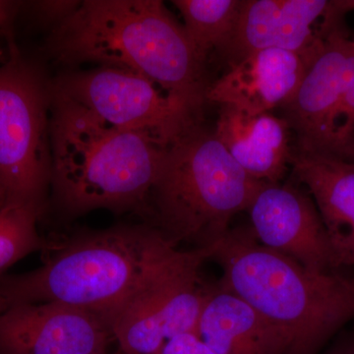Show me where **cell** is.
Segmentation results:
<instances>
[{
  "label": "cell",
  "mask_w": 354,
  "mask_h": 354,
  "mask_svg": "<svg viewBox=\"0 0 354 354\" xmlns=\"http://www.w3.org/2000/svg\"><path fill=\"white\" fill-rule=\"evenodd\" d=\"M335 152L337 157L348 158L353 152L354 134V87L342 95L335 113Z\"/></svg>",
  "instance_id": "d6986e66"
},
{
  "label": "cell",
  "mask_w": 354,
  "mask_h": 354,
  "mask_svg": "<svg viewBox=\"0 0 354 354\" xmlns=\"http://www.w3.org/2000/svg\"><path fill=\"white\" fill-rule=\"evenodd\" d=\"M6 206V201H4V198L2 196L1 192H0V208Z\"/></svg>",
  "instance_id": "cb8c5ba5"
},
{
  "label": "cell",
  "mask_w": 354,
  "mask_h": 354,
  "mask_svg": "<svg viewBox=\"0 0 354 354\" xmlns=\"http://www.w3.org/2000/svg\"><path fill=\"white\" fill-rule=\"evenodd\" d=\"M4 6H6V1H0V16L3 13Z\"/></svg>",
  "instance_id": "603a6c76"
},
{
  "label": "cell",
  "mask_w": 354,
  "mask_h": 354,
  "mask_svg": "<svg viewBox=\"0 0 354 354\" xmlns=\"http://www.w3.org/2000/svg\"><path fill=\"white\" fill-rule=\"evenodd\" d=\"M183 250L155 225H120L75 235L38 269L0 276V311L51 302L116 315Z\"/></svg>",
  "instance_id": "7a4b0ae2"
},
{
  "label": "cell",
  "mask_w": 354,
  "mask_h": 354,
  "mask_svg": "<svg viewBox=\"0 0 354 354\" xmlns=\"http://www.w3.org/2000/svg\"><path fill=\"white\" fill-rule=\"evenodd\" d=\"M348 160H354V151L353 153H351V155H349Z\"/></svg>",
  "instance_id": "484cf974"
},
{
  "label": "cell",
  "mask_w": 354,
  "mask_h": 354,
  "mask_svg": "<svg viewBox=\"0 0 354 354\" xmlns=\"http://www.w3.org/2000/svg\"><path fill=\"white\" fill-rule=\"evenodd\" d=\"M183 250L113 319L111 330L124 354H158L177 335H197L208 290L200 270L212 259L218 243Z\"/></svg>",
  "instance_id": "ba28073f"
},
{
  "label": "cell",
  "mask_w": 354,
  "mask_h": 354,
  "mask_svg": "<svg viewBox=\"0 0 354 354\" xmlns=\"http://www.w3.org/2000/svg\"><path fill=\"white\" fill-rule=\"evenodd\" d=\"M221 288L236 295L285 334L288 354H312L354 318V276L318 272L263 246L251 227L223 236L213 258Z\"/></svg>",
  "instance_id": "277c9868"
},
{
  "label": "cell",
  "mask_w": 354,
  "mask_h": 354,
  "mask_svg": "<svg viewBox=\"0 0 354 354\" xmlns=\"http://www.w3.org/2000/svg\"><path fill=\"white\" fill-rule=\"evenodd\" d=\"M113 333L101 317L51 302L0 311V354H94L108 351Z\"/></svg>",
  "instance_id": "8fae6325"
},
{
  "label": "cell",
  "mask_w": 354,
  "mask_h": 354,
  "mask_svg": "<svg viewBox=\"0 0 354 354\" xmlns=\"http://www.w3.org/2000/svg\"><path fill=\"white\" fill-rule=\"evenodd\" d=\"M197 335L216 354H288L279 328L241 298L218 288L208 290Z\"/></svg>",
  "instance_id": "2e32d148"
},
{
  "label": "cell",
  "mask_w": 354,
  "mask_h": 354,
  "mask_svg": "<svg viewBox=\"0 0 354 354\" xmlns=\"http://www.w3.org/2000/svg\"><path fill=\"white\" fill-rule=\"evenodd\" d=\"M330 9L339 16L354 11V0H335L330 1Z\"/></svg>",
  "instance_id": "44dd1931"
},
{
  "label": "cell",
  "mask_w": 354,
  "mask_h": 354,
  "mask_svg": "<svg viewBox=\"0 0 354 354\" xmlns=\"http://www.w3.org/2000/svg\"><path fill=\"white\" fill-rule=\"evenodd\" d=\"M41 209L28 206L7 205L0 208V276L8 268L48 243L39 234Z\"/></svg>",
  "instance_id": "ac0fdd59"
},
{
  "label": "cell",
  "mask_w": 354,
  "mask_h": 354,
  "mask_svg": "<svg viewBox=\"0 0 354 354\" xmlns=\"http://www.w3.org/2000/svg\"><path fill=\"white\" fill-rule=\"evenodd\" d=\"M94 354H121V353L120 351H118V353H109L108 351H102V353H94Z\"/></svg>",
  "instance_id": "d4e9b609"
},
{
  "label": "cell",
  "mask_w": 354,
  "mask_h": 354,
  "mask_svg": "<svg viewBox=\"0 0 354 354\" xmlns=\"http://www.w3.org/2000/svg\"><path fill=\"white\" fill-rule=\"evenodd\" d=\"M341 19H324L322 46L292 99L281 106L283 118L297 134V152L337 155L335 109L344 93L354 87V41L342 29Z\"/></svg>",
  "instance_id": "9c48e42d"
},
{
  "label": "cell",
  "mask_w": 354,
  "mask_h": 354,
  "mask_svg": "<svg viewBox=\"0 0 354 354\" xmlns=\"http://www.w3.org/2000/svg\"><path fill=\"white\" fill-rule=\"evenodd\" d=\"M120 353H121V351H120ZM121 354H124V353H121Z\"/></svg>",
  "instance_id": "4316f807"
},
{
  "label": "cell",
  "mask_w": 354,
  "mask_h": 354,
  "mask_svg": "<svg viewBox=\"0 0 354 354\" xmlns=\"http://www.w3.org/2000/svg\"><path fill=\"white\" fill-rule=\"evenodd\" d=\"M329 6L326 0H243L234 32L221 50L230 55V64L270 48L314 55L323 37L312 27Z\"/></svg>",
  "instance_id": "7c38bea8"
},
{
  "label": "cell",
  "mask_w": 354,
  "mask_h": 354,
  "mask_svg": "<svg viewBox=\"0 0 354 354\" xmlns=\"http://www.w3.org/2000/svg\"><path fill=\"white\" fill-rule=\"evenodd\" d=\"M50 83L9 43L0 66V192L44 213L51 184Z\"/></svg>",
  "instance_id": "8992f818"
},
{
  "label": "cell",
  "mask_w": 354,
  "mask_h": 354,
  "mask_svg": "<svg viewBox=\"0 0 354 354\" xmlns=\"http://www.w3.org/2000/svg\"><path fill=\"white\" fill-rule=\"evenodd\" d=\"M51 88L99 120L127 131L143 133L160 145H172L203 124L204 111L171 97L144 77L99 66L57 77Z\"/></svg>",
  "instance_id": "52a82bcc"
},
{
  "label": "cell",
  "mask_w": 354,
  "mask_h": 354,
  "mask_svg": "<svg viewBox=\"0 0 354 354\" xmlns=\"http://www.w3.org/2000/svg\"><path fill=\"white\" fill-rule=\"evenodd\" d=\"M334 354H354V346H353V348L344 349V351H337V353Z\"/></svg>",
  "instance_id": "7402d4cb"
},
{
  "label": "cell",
  "mask_w": 354,
  "mask_h": 354,
  "mask_svg": "<svg viewBox=\"0 0 354 354\" xmlns=\"http://www.w3.org/2000/svg\"><path fill=\"white\" fill-rule=\"evenodd\" d=\"M316 55L277 48L255 51L230 64L227 73L209 85L207 101L249 115L281 108L297 93Z\"/></svg>",
  "instance_id": "4fadbf2b"
},
{
  "label": "cell",
  "mask_w": 354,
  "mask_h": 354,
  "mask_svg": "<svg viewBox=\"0 0 354 354\" xmlns=\"http://www.w3.org/2000/svg\"><path fill=\"white\" fill-rule=\"evenodd\" d=\"M266 183L241 169L215 132L203 124L167 149L149 195L147 213L171 242L213 245L230 221L247 211Z\"/></svg>",
  "instance_id": "5b68a950"
},
{
  "label": "cell",
  "mask_w": 354,
  "mask_h": 354,
  "mask_svg": "<svg viewBox=\"0 0 354 354\" xmlns=\"http://www.w3.org/2000/svg\"><path fill=\"white\" fill-rule=\"evenodd\" d=\"M285 118L270 113L249 115L221 106L215 134L248 176L266 183H279L291 165L293 150Z\"/></svg>",
  "instance_id": "9a60e30c"
},
{
  "label": "cell",
  "mask_w": 354,
  "mask_h": 354,
  "mask_svg": "<svg viewBox=\"0 0 354 354\" xmlns=\"http://www.w3.org/2000/svg\"><path fill=\"white\" fill-rule=\"evenodd\" d=\"M247 211L254 236L263 246L313 271L337 269L327 230L315 203L295 186L265 183Z\"/></svg>",
  "instance_id": "30bf717a"
},
{
  "label": "cell",
  "mask_w": 354,
  "mask_h": 354,
  "mask_svg": "<svg viewBox=\"0 0 354 354\" xmlns=\"http://www.w3.org/2000/svg\"><path fill=\"white\" fill-rule=\"evenodd\" d=\"M50 148L53 202L68 216L99 209L147 213L167 149L104 122L53 88Z\"/></svg>",
  "instance_id": "3957f363"
},
{
  "label": "cell",
  "mask_w": 354,
  "mask_h": 354,
  "mask_svg": "<svg viewBox=\"0 0 354 354\" xmlns=\"http://www.w3.org/2000/svg\"><path fill=\"white\" fill-rule=\"evenodd\" d=\"M158 354H216L195 334L177 335L169 339Z\"/></svg>",
  "instance_id": "ffe728a7"
},
{
  "label": "cell",
  "mask_w": 354,
  "mask_h": 354,
  "mask_svg": "<svg viewBox=\"0 0 354 354\" xmlns=\"http://www.w3.org/2000/svg\"><path fill=\"white\" fill-rule=\"evenodd\" d=\"M290 165L320 213L335 268L354 265V160L295 150Z\"/></svg>",
  "instance_id": "5bb4252c"
},
{
  "label": "cell",
  "mask_w": 354,
  "mask_h": 354,
  "mask_svg": "<svg viewBox=\"0 0 354 354\" xmlns=\"http://www.w3.org/2000/svg\"><path fill=\"white\" fill-rule=\"evenodd\" d=\"M46 50L60 64H97L144 77L204 111L205 64L160 0H86L53 28Z\"/></svg>",
  "instance_id": "6da1fadb"
},
{
  "label": "cell",
  "mask_w": 354,
  "mask_h": 354,
  "mask_svg": "<svg viewBox=\"0 0 354 354\" xmlns=\"http://www.w3.org/2000/svg\"><path fill=\"white\" fill-rule=\"evenodd\" d=\"M243 0H174L183 27L197 55L206 62L209 53L221 50L239 20Z\"/></svg>",
  "instance_id": "e0dca14e"
}]
</instances>
